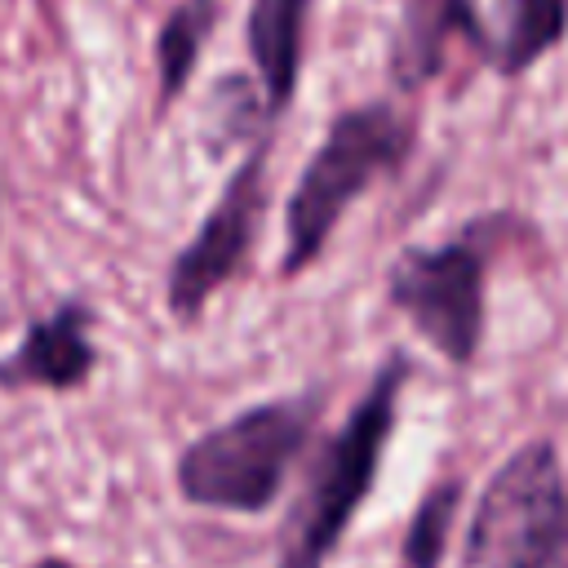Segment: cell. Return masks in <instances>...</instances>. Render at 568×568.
I'll list each match as a JSON object with an SVG mask.
<instances>
[{"mask_svg":"<svg viewBox=\"0 0 568 568\" xmlns=\"http://www.w3.org/2000/svg\"><path fill=\"white\" fill-rule=\"evenodd\" d=\"M453 44H470L479 58H493V36L470 0H404L386 58L395 89L399 93L426 89L448 67Z\"/></svg>","mask_w":568,"mask_h":568,"instance_id":"8","label":"cell"},{"mask_svg":"<svg viewBox=\"0 0 568 568\" xmlns=\"http://www.w3.org/2000/svg\"><path fill=\"white\" fill-rule=\"evenodd\" d=\"M497 217L466 222L439 244H408L386 266V302L453 368L479 359L488 333V266Z\"/></svg>","mask_w":568,"mask_h":568,"instance_id":"4","label":"cell"},{"mask_svg":"<svg viewBox=\"0 0 568 568\" xmlns=\"http://www.w3.org/2000/svg\"><path fill=\"white\" fill-rule=\"evenodd\" d=\"M217 27V0H178L155 36V71H160V111L191 84L200 53Z\"/></svg>","mask_w":568,"mask_h":568,"instance_id":"11","label":"cell"},{"mask_svg":"<svg viewBox=\"0 0 568 568\" xmlns=\"http://www.w3.org/2000/svg\"><path fill=\"white\" fill-rule=\"evenodd\" d=\"M417 146V120L404 115L395 102L373 98L359 106H346L333 115L324 142L302 164L288 204H284V253H280V280L306 275L333 231L342 226L346 209L373 191L382 178H395Z\"/></svg>","mask_w":568,"mask_h":568,"instance_id":"3","label":"cell"},{"mask_svg":"<svg viewBox=\"0 0 568 568\" xmlns=\"http://www.w3.org/2000/svg\"><path fill=\"white\" fill-rule=\"evenodd\" d=\"M462 497H466L462 475H444L417 497V506L404 524V537H399V564L404 568H439L444 564L453 528H457Z\"/></svg>","mask_w":568,"mask_h":568,"instance_id":"12","label":"cell"},{"mask_svg":"<svg viewBox=\"0 0 568 568\" xmlns=\"http://www.w3.org/2000/svg\"><path fill=\"white\" fill-rule=\"evenodd\" d=\"M324 404V386H306L297 395L257 399L200 430L173 466L182 501L222 515H266L280 501L293 466L315 444Z\"/></svg>","mask_w":568,"mask_h":568,"instance_id":"2","label":"cell"},{"mask_svg":"<svg viewBox=\"0 0 568 568\" xmlns=\"http://www.w3.org/2000/svg\"><path fill=\"white\" fill-rule=\"evenodd\" d=\"M306 18H311V0H253L248 4L244 44H248L271 124L293 106L297 75H302Z\"/></svg>","mask_w":568,"mask_h":568,"instance_id":"9","label":"cell"},{"mask_svg":"<svg viewBox=\"0 0 568 568\" xmlns=\"http://www.w3.org/2000/svg\"><path fill=\"white\" fill-rule=\"evenodd\" d=\"M266 164H271V129L248 142L244 160L200 217L195 235L173 253L164 275V311L173 324H195L204 306L244 271L253 257L262 217H266Z\"/></svg>","mask_w":568,"mask_h":568,"instance_id":"6","label":"cell"},{"mask_svg":"<svg viewBox=\"0 0 568 568\" xmlns=\"http://www.w3.org/2000/svg\"><path fill=\"white\" fill-rule=\"evenodd\" d=\"M462 568H568V470L555 439L519 444L484 484Z\"/></svg>","mask_w":568,"mask_h":568,"instance_id":"5","label":"cell"},{"mask_svg":"<svg viewBox=\"0 0 568 568\" xmlns=\"http://www.w3.org/2000/svg\"><path fill=\"white\" fill-rule=\"evenodd\" d=\"M27 568H80V564L67 559V555H40V559H31Z\"/></svg>","mask_w":568,"mask_h":568,"instance_id":"14","label":"cell"},{"mask_svg":"<svg viewBox=\"0 0 568 568\" xmlns=\"http://www.w3.org/2000/svg\"><path fill=\"white\" fill-rule=\"evenodd\" d=\"M413 382V355L386 351L377 373L368 377L364 395L351 404L342 426L320 439L315 462L306 470L302 497L293 501L280 537L275 568H328L337 546L346 541L355 515L377 488L382 457L395 439L404 386Z\"/></svg>","mask_w":568,"mask_h":568,"instance_id":"1","label":"cell"},{"mask_svg":"<svg viewBox=\"0 0 568 568\" xmlns=\"http://www.w3.org/2000/svg\"><path fill=\"white\" fill-rule=\"evenodd\" d=\"M209 120H213V138H209L213 155H222L226 146L253 142L266 129H275L271 115H266L262 84H253L244 75H222V84L213 89V102H209Z\"/></svg>","mask_w":568,"mask_h":568,"instance_id":"13","label":"cell"},{"mask_svg":"<svg viewBox=\"0 0 568 568\" xmlns=\"http://www.w3.org/2000/svg\"><path fill=\"white\" fill-rule=\"evenodd\" d=\"M568 31V0H501V31L493 36V67L524 75Z\"/></svg>","mask_w":568,"mask_h":568,"instance_id":"10","label":"cell"},{"mask_svg":"<svg viewBox=\"0 0 568 568\" xmlns=\"http://www.w3.org/2000/svg\"><path fill=\"white\" fill-rule=\"evenodd\" d=\"M93 320L98 311L84 297H62L44 315H36L18 346L0 359V390H53L71 395L89 386V377L102 364V351L93 342Z\"/></svg>","mask_w":568,"mask_h":568,"instance_id":"7","label":"cell"}]
</instances>
